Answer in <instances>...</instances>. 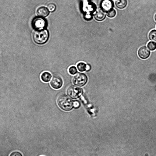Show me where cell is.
<instances>
[{
	"label": "cell",
	"mask_w": 156,
	"mask_h": 156,
	"mask_svg": "<svg viewBox=\"0 0 156 156\" xmlns=\"http://www.w3.org/2000/svg\"><path fill=\"white\" fill-rule=\"evenodd\" d=\"M57 102L59 107L64 111H70L73 107V101L65 94L59 95L57 98Z\"/></svg>",
	"instance_id": "6da1fadb"
},
{
	"label": "cell",
	"mask_w": 156,
	"mask_h": 156,
	"mask_svg": "<svg viewBox=\"0 0 156 156\" xmlns=\"http://www.w3.org/2000/svg\"><path fill=\"white\" fill-rule=\"evenodd\" d=\"M49 36L48 32L47 30L43 29L37 30L34 33L33 38L36 43L41 44L47 41Z\"/></svg>",
	"instance_id": "7a4b0ae2"
},
{
	"label": "cell",
	"mask_w": 156,
	"mask_h": 156,
	"mask_svg": "<svg viewBox=\"0 0 156 156\" xmlns=\"http://www.w3.org/2000/svg\"><path fill=\"white\" fill-rule=\"evenodd\" d=\"M66 93L71 98L76 99L79 98L83 94V90L80 87L72 85L67 88Z\"/></svg>",
	"instance_id": "3957f363"
},
{
	"label": "cell",
	"mask_w": 156,
	"mask_h": 156,
	"mask_svg": "<svg viewBox=\"0 0 156 156\" xmlns=\"http://www.w3.org/2000/svg\"><path fill=\"white\" fill-rule=\"evenodd\" d=\"M88 78L87 75L82 73H78L73 77L72 81L73 83L77 86L82 87L87 83Z\"/></svg>",
	"instance_id": "277c9868"
},
{
	"label": "cell",
	"mask_w": 156,
	"mask_h": 156,
	"mask_svg": "<svg viewBox=\"0 0 156 156\" xmlns=\"http://www.w3.org/2000/svg\"><path fill=\"white\" fill-rule=\"evenodd\" d=\"M32 23L33 28L37 30L43 29L47 24L46 20L41 17L34 18Z\"/></svg>",
	"instance_id": "5b68a950"
},
{
	"label": "cell",
	"mask_w": 156,
	"mask_h": 156,
	"mask_svg": "<svg viewBox=\"0 0 156 156\" xmlns=\"http://www.w3.org/2000/svg\"><path fill=\"white\" fill-rule=\"evenodd\" d=\"M63 83L62 78L58 75H54L50 82L51 87L55 89L60 88L62 86Z\"/></svg>",
	"instance_id": "8992f818"
},
{
	"label": "cell",
	"mask_w": 156,
	"mask_h": 156,
	"mask_svg": "<svg viewBox=\"0 0 156 156\" xmlns=\"http://www.w3.org/2000/svg\"><path fill=\"white\" fill-rule=\"evenodd\" d=\"M101 8L105 13L113 8L114 4L112 0H102L100 4Z\"/></svg>",
	"instance_id": "52a82bcc"
},
{
	"label": "cell",
	"mask_w": 156,
	"mask_h": 156,
	"mask_svg": "<svg viewBox=\"0 0 156 156\" xmlns=\"http://www.w3.org/2000/svg\"><path fill=\"white\" fill-rule=\"evenodd\" d=\"M151 54L150 51L146 46L140 47L138 50V54L139 57L142 59L148 58Z\"/></svg>",
	"instance_id": "ba28073f"
},
{
	"label": "cell",
	"mask_w": 156,
	"mask_h": 156,
	"mask_svg": "<svg viewBox=\"0 0 156 156\" xmlns=\"http://www.w3.org/2000/svg\"><path fill=\"white\" fill-rule=\"evenodd\" d=\"M36 13L37 15L39 16L45 17L48 15L49 11L47 8L44 6H41L37 9Z\"/></svg>",
	"instance_id": "9c48e42d"
},
{
	"label": "cell",
	"mask_w": 156,
	"mask_h": 156,
	"mask_svg": "<svg viewBox=\"0 0 156 156\" xmlns=\"http://www.w3.org/2000/svg\"><path fill=\"white\" fill-rule=\"evenodd\" d=\"M106 17L105 12L101 9L98 10L94 15L95 19L99 21L104 20Z\"/></svg>",
	"instance_id": "30bf717a"
},
{
	"label": "cell",
	"mask_w": 156,
	"mask_h": 156,
	"mask_svg": "<svg viewBox=\"0 0 156 156\" xmlns=\"http://www.w3.org/2000/svg\"><path fill=\"white\" fill-rule=\"evenodd\" d=\"M51 77V74L48 72H43L41 73V80L44 82H48L49 81Z\"/></svg>",
	"instance_id": "8fae6325"
},
{
	"label": "cell",
	"mask_w": 156,
	"mask_h": 156,
	"mask_svg": "<svg viewBox=\"0 0 156 156\" xmlns=\"http://www.w3.org/2000/svg\"><path fill=\"white\" fill-rule=\"evenodd\" d=\"M127 4V0H116L115 2L116 6L120 9H122L125 8Z\"/></svg>",
	"instance_id": "7c38bea8"
},
{
	"label": "cell",
	"mask_w": 156,
	"mask_h": 156,
	"mask_svg": "<svg viewBox=\"0 0 156 156\" xmlns=\"http://www.w3.org/2000/svg\"><path fill=\"white\" fill-rule=\"evenodd\" d=\"M87 65L83 62H80L77 65V67L80 72H83L87 70Z\"/></svg>",
	"instance_id": "4fadbf2b"
},
{
	"label": "cell",
	"mask_w": 156,
	"mask_h": 156,
	"mask_svg": "<svg viewBox=\"0 0 156 156\" xmlns=\"http://www.w3.org/2000/svg\"><path fill=\"white\" fill-rule=\"evenodd\" d=\"M148 37L150 40L156 41V30L153 29L150 32Z\"/></svg>",
	"instance_id": "5bb4252c"
},
{
	"label": "cell",
	"mask_w": 156,
	"mask_h": 156,
	"mask_svg": "<svg viewBox=\"0 0 156 156\" xmlns=\"http://www.w3.org/2000/svg\"><path fill=\"white\" fill-rule=\"evenodd\" d=\"M147 47L150 51H154L156 49V42L150 41L147 44Z\"/></svg>",
	"instance_id": "9a60e30c"
},
{
	"label": "cell",
	"mask_w": 156,
	"mask_h": 156,
	"mask_svg": "<svg viewBox=\"0 0 156 156\" xmlns=\"http://www.w3.org/2000/svg\"><path fill=\"white\" fill-rule=\"evenodd\" d=\"M116 10L113 8L106 13V15L109 18H113L116 15Z\"/></svg>",
	"instance_id": "2e32d148"
},
{
	"label": "cell",
	"mask_w": 156,
	"mask_h": 156,
	"mask_svg": "<svg viewBox=\"0 0 156 156\" xmlns=\"http://www.w3.org/2000/svg\"><path fill=\"white\" fill-rule=\"evenodd\" d=\"M68 71L69 73L72 75L75 74L77 72V69L75 66H70L69 68Z\"/></svg>",
	"instance_id": "e0dca14e"
},
{
	"label": "cell",
	"mask_w": 156,
	"mask_h": 156,
	"mask_svg": "<svg viewBox=\"0 0 156 156\" xmlns=\"http://www.w3.org/2000/svg\"><path fill=\"white\" fill-rule=\"evenodd\" d=\"M47 9L49 12H53L56 9V6L55 4L50 3L48 5Z\"/></svg>",
	"instance_id": "ac0fdd59"
},
{
	"label": "cell",
	"mask_w": 156,
	"mask_h": 156,
	"mask_svg": "<svg viewBox=\"0 0 156 156\" xmlns=\"http://www.w3.org/2000/svg\"><path fill=\"white\" fill-rule=\"evenodd\" d=\"M9 156H23L21 153L19 151H15L11 152Z\"/></svg>",
	"instance_id": "d6986e66"
},
{
	"label": "cell",
	"mask_w": 156,
	"mask_h": 156,
	"mask_svg": "<svg viewBox=\"0 0 156 156\" xmlns=\"http://www.w3.org/2000/svg\"><path fill=\"white\" fill-rule=\"evenodd\" d=\"M80 106V102L77 101H73V107L76 109L79 108Z\"/></svg>",
	"instance_id": "ffe728a7"
},
{
	"label": "cell",
	"mask_w": 156,
	"mask_h": 156,
	"mask_svg": "<svg viewBox=\"0 0 156 156\" xmlns=\"http://www.w3.org/2000/svg\"><path fill=\"white\" fill-rule=\"evenodd\" d=\"M154 19L155 20L156 22V13H155L154 16Z\"/></svg>",
	"instance_id": "44dd1931"
},
{
	"label": "cell",
	"mask_w": 156,
	"mask_h": 156,
	"mask_svg": "<svg viewBox=\"0 0 156 156\" xmlns=\"http://www.w3.org/2000/svg\"><path fill=\"white\" fill-rule=\"evenodd\" d=\"M44 156V155H41V156Z\"/></svg>",
	"instance_id": "7402d4cb"
}]
</instances>
